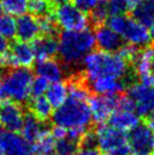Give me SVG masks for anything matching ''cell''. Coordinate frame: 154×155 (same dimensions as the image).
<instances>
[{
	"label": "cell",
	"instance_id": "obj_46",
	"mask_svg": "<svg viewBox=\"0 0 154 155\" xmlns=\"http://www.w3.org/2000/svg\"><path fill=\"white\" fill-rule=\"evenodd\" d=\"M151 1H152V2H153V4H154V0H151Z\"/></svg>",
	"mask_w": 154,
	"mask_h": 155
},
{
	"label": "cell",
	"instance_id": "obj_3",
	"mask_svg": "<svg viewBox=\"0 0 154 155\" xmlns=\"http://www.w3.org/2000/svg\"><path fill=\"white\" fill-rule=\"evenodd\" d=\"M52 121L65 129L86 130L92 120L89 99L68 95L60 107L52 113Z\"/></svg>",
	"mask_w": 154,
	"mask_h": 155
},
{
	"label": "cell",
	"instance_id": "obj_19",
	"mask_svg": "<svg viewBox=\"0 0 154 155\" xmlns=\"http://www.w3.org/2000/svg\"><path fill=\"white\" fill-rule=\"evenodd\" d=\"M90 90H92L96 94L111 95L119 94L125 88L126 83L121 79L116 78H98L94 81H91L87 83Z\"/></svg>",
	"mask_w": 154,
	"mask_h": 155
},
{
	"label": "cell",
	"instance_id": "obj_13",
	"mask_svg": "<svg viewBox=\"0 0 154 155\" xmlns=\"http://www.w3.org/2000/svg\"><path fill=\"white\" fill-rule=\"evenodd\" d=\"M24 120V112L18 103L13 101H4L0 104V126L7 130H21Z\"/></svg>",
	"mask_w": 154,
	"mask_h": 155
},
{
	"label": "cell",
	"instance_id": "obj_9",
	"mask_svg": "<svg viewBox=\"0 0 154 155\" xmlns=\"http://www.w3.org/2000/svg\"><path fill=\"white\" fill-rule=\"evenodd\" d=\"M128 146L133 155H152L154 152V133L146 125H138L129 131Z\"/></svg>",
	"mask_w": 154,
	"mask_h": 155
},
{
	"label": "cell",
	"instance_id": "obj_36",
	"mask_svg": "<svg viewBox=\"0 0 154 155\" xmlns=\"http://www.w3.org/2000/svg\"><path fill=\"white\" fill-rule=\"evenodd\" d=\"M51 135L56 140H58V139L67 137V129H65V128L60 127V126H56V127L52 129Z\"/></svg>",
	"mask_w": 154,
	"mask_h": 155
},
{
	"label": "cell",
	"instance_id": "obj_18",
	"mask_svg": "<svg viewBox=\"0 0 154 155\" xmlns=\"http://www.w3.org/2000/svg\"><path fill=\"white\" fill-rule=\"evenodd\" d=\"M32 48L38 60L50 59L58 53V41L53 35H42L33 40Z\"/></svg>",
	"mask_w": 154,
	"mask_h": 155
},
{
	"label": "cell",
	"instance_id": "obj_26",
	"mask_svg": "<svg viewBox=\"0 0 154 155\" xmlns=\"http://www.w3.org/2000/svg\"><path fill=\"white\" fill-rule=\"evenodd\" d=\"M136 1L137 0H104L109 16L125 15L133 9Z\"/></svg>",
	"mask_w": 154,
	"mask_h": 155
},
{
	"label": "cell",
	"instance_id": "obj_15",
	"mask_svg": "<svg viewBox=\"0 0 154 155\" xmlns=\"http://www.w3.org/2000/svg\"><path fill=\"white\" fill-rule=\"evenodd\" d=\"M95 44L102 51L115 52L118 51L119 48L122 45V39L117 32L112 30L109 26L100 25L95 32Z\"/></svg>",
	"mask_w": 154,
	"mask_h": 155
},
{
	"label": "cell",
	"instance_id": "obj_8",
	"mask_svg": "<svg viewBox=\"0 0 154 155\" xmlns=\"http://www.w3.org/2000/svg\"><path fill=\"white\" fill-rule=\"evenodd\" d=\"M35 54L32 45L27 42H15L0 58V66L4 67H25L28 68L33 65Z\"/></svg>",
	"mask_w": 154,
	"mask_h": 155
},
{
	"label": "cell",
	"instance_id": "obj_35",
	"mask_svg": "<svg viewBox=\"0 0 154 155\" xmlns=\"http://www.w3.org/2000/svg\"><path fill=\"white\" fill-rule=\"evenodd\" d=\"M79 140H81L82 146L84 148H94L96 146V135H95V133H85Z\"/></svg>",
	"mask_w": 154,
	"mask_h": 155
},
{
	"label": "cell",
	"instance_id": "obj_50",
	"mask_svg": "<svg viewBox=\"0 0 154 155\" xmlns=\"http://www.w3.org/2000/svg\"><path fill=\"white\" fill-rule=\"evenodd\" d=\"M153 49H154V48H153Z\"/></svg>",
	"mask_w": 154,
	"mask_h": 155
},
{
	"label": "cell",
	"instance_id": "obj_23",
	"mask_svg": "<svg viewBox=\"0 0 154 155\" xmlns=\"http://www.w3.org/2000/svg\"><path fill=\"white\" fill-rule=\"evenodd\" d=\"M68 96V86L65 82H51L45 91V97L52 108H58L64 103Z\"/></svg>",
	"mask_w": 154,
	"mask_h": 155
},
{
	"label": "cell",
	"instance_id": "obj_20",
	"mask_svg": "<svg viewBox=\"0 0 154 155\" xmlns=\"http://www.w3.org/2000/svg\"><path fill=\"white\" fill-rule=\"evenodd\" d=\"M21 130L23 137L30 143H34L48 129H45L42 121L38 119L34 114L27 113V114H24V120H23Z\"/></svg>",
	"mask_w": 154,
	"mask_h": 155
},
{
	"label": "cell",
	"instance_id": "obj_22",
	"mask_svg": "<svg viewBox=\"0 0 154 155\" xmlns=\"http://www.w3.org/2000/svg\"><path fill=\"white\" fill-rule=\"evenodd\" d=\"M132 12L137 22L147 27L154 22V4L151 0H137Z\"/></svg>",
	"mask_w": 154,
	"mask_h": 155
},
{
	"label": "cell",
	"instance_id": "obj_33",
	"mask_svg": "<svg viewBox=\"0 0 154 155\" xmlns=\"http://www.w3.org/2000/svg\"><path fill=\"white\" fill-rule=\"evenodd\" d=\"M137 48L133 44H122L121 47L119 48V54L122 58H125L127 61H133V59L135 58L137 53Z\"/></svg>",
	"mask_w": 154,
	"mask_h": 155
},
{
	"label": "cell",
	"instance_id": "obj_41",
	"mask_svg": "<svg viewBox=\"0 0 154 155\" xmlns=\"http://www.w3.org/2000/svg\"><path fill=\"white\" fill-rule=\"evenodd\" d=\"M52 4H64V2H68V1H70V0H50Z\"/></svg>",
	"mask_w": 154,
	"mask_h": 155
},
{
	"label": "cell",
	"instance_id": "obj_25",
	"mask_svg": "<svg viewBox=\"0 0 154 155\" xmlns=\"http://www.w3.org/2000/svg\"><path fill=\"white\" fill-rule=\"evenodd\" d=\"M30 109H31V113L34 114L41 121L48 120L52 116L51 104L49 103L47 97L43 96V95L33 97V100L31 101Z\"/></svg>",
	"mask_w": 154,
	"mask_h": 155
},
{
	"label": "cell",
	"instance_id": "obj_37",
	"mask_svg": "<svg viewBox=\"0 0 154 155\" xmlns=\"http://www.w3.org/2000/svg\"><path fill=\"white\" fill-rule=\"evenodd\" d=\"M129 153H130L129 146L126 145V146L119 147V148H116V150H112V151L105 152L104 155H129Z\"/></svg>",
	"mask_w": 154,
	"mask_h": 155
},
{
	"label": "cell",
	"instance_id": "obj_43",
	"mask_svg": "<svg viewBox=\"0 0 154 155\" xmlns=\"http://www.w3.org/2000/svg\"><path fill=\"white\" fill-rule=\"evenodd\" d=\"M2 10H4V8H2V4H1V1H0V15L2 13Z\"/></svg>",
	"mask_w": 154,
	"mask_h": 155
},
{
	"label": "cell",
	"instance_id": "obj_16",
	"mask_svg": "<svg viewBox=\"0 0 154 155\" xmlns=\"http://www.w3.org/2000/svg\"><path fill=\"white\" fill-rule=\"evenodd\" d=\"M40 34V26L38 21L33 17V15L23 14L18 16L16 21V36L19 41L30 42L33 41Z\"/></svg>",
	"mask_w": 154,
	"mask_h": 155
},
{
	"label": "cell",
	"instance_id": "obj_24",
	"mask_svg": "<svg viewBox=\"0 0 154 155\" xmlns=\"http://www.w3.org/2000/svg\"><path fill=\"white\" fill-rule=\"evenodd\" d=\"M55 145H56V139L52 137L49 130H45L34 142L33 155H56Z\"/></svg>",
	"mask_w": 154,
	"mask_h": 155
},
{
	"label": "cell",
	"instance_id": "obj_27",
	"mask_svg": "<svg viewBox=\"0 0 154 155\" xmlns=\"http://www.w3.org/2000/svg\"><path fill=\"white\" fill-rule=\"evenodd\" d=\"M27 10L33 16L42 17L51 14V10H53V4L50 0H28Z\"/></svg>",
	"mask_w": 154,
	"mask_h": 155
},
{
	"label": "cell",
	"instance_id": "obj_40",
	"mask_svg": "<svg viewBox=\"0 0 154 155\" xmlns=\"http://www.w3.org/2000/svg\"><path fill=\"white\" fill-rule=\"evenodd\" d=\"M147 126L150 127L151 130H152V131L154 133V116L150 119V121H149V125H147Z\"/></svg>",
	"mask_w": 154,
	"mask_h": 155
},
{
	"label": "cell",
	"instance_id": "obj_30",
	"mask_svg": "<svg viewBox=\"0 0 154 155\" xmlns=\"http://www.w3.org/2000/svg\"><path fill=\"white\" fill-rule=\"evenodd\" d=\"M0 35L6 39H13L16 35V21L12 15H0Z\"/></svg>",
	"mask_w": 154,
	"mask_h": 155
},
{
	"label": "cell",
	"instance_id": "obj_32",
	"mask_svg": "<svg viewBox=\"0 0 154 155\" xmlns=\"http://www.w3.org/2000/svg\"><path fill=\"white\" fill-rule=\"evenodd\" d=\"M48 86H49V81H47L44 77L38 76L36 78H33L32 84H31V96L36 97V96L43 95L45 93Z\"/></svg>",
	"mask_w": 154,
	"mask_h": 155
},
{
	"label": "cell",
	"instance_id": "obj_12",
	"mask_svg": "<svg viewBox=\"0 0 154 155\" xmlns=\"http://www.w3.org/2000/svg\"><path fill=\"white\" fill-rule=\"evenodd\" d=\"M96 145L102 152H109L119 147L128 145V139L124 131L116 129L112 126H104L103 124L96 129Z\"/></svg>",
	"mask_w": 154,
	"mask_h": 155
},
{
	"label": "cell",
	"instance_id": "obj_11",
	"mask_svg": "<svg viewBox=\"0 0 154 155\" xmlns=\"http://www.w3.org/2000/svg\"><path fill=\"white\" fill-rule=\"evenodd\" d=\"M119 94H99L96 96L89 97V105H90L92 119L99 125L105 122L109 119V117L111 116L112 112L117 108H119Z\"/></svg>",
	"mask_w": 154,
	"mask_h": 155
},
{
	"label": "cell",
	"instance_id": "obj_21",
	"mask_svg": "<svg viewBox=\"0 0 154 155\" xmlns=\"http://www.w3.org/2000/svg\"><path fill=\"white\" fill-rule=\"evenodd\" d=\"M36 73L38 76L44 77L49 82H57L62 78L64 70L60 66L58 61L53 59H44V60H38L36 65Z\"/></svg>",
	"mask_w": 154,
	"mask_h": 155
},
{
	"label": "cell",
	"instance_id": "obj_48",
	"mask_svg": "<svg viewBox=\"0 0 154 155\" xmlns=\"http://www.w3.org/2000/svg\"><path fill=\"white\" fill-rule=\"evenodd\" d=\"M152 155H154V152H153V154H152Z\"/></svg>",
	"mask_w": 154,
	"mask_h": 155
},
{
	"label": "cell",
	"instance_id": "obj_10",
	"mask_svg": "<svg viewBox=\"0 0 154 155\" xmlns=\"http://www.w3.org/2000/svg\"><path fill=\"white\" fill-rule=\"evenodd\" d=\"M0 152L4 155H33V145L16 131L1 127Z\"/></svg>",
	"mask_w": 154,
	"mask_h": 155
},
{
	"label": "cell",
	"instance_id": "obj_44",
	"mask_svg": "<svg viewBox=\"0 0 154 155\" xmlns=\"http://www.w3.org/2000/svg\"><path fill=\"white\" fill-rule=\"evenodd\" d=\"M152 75L154 76V61H153V65H152Z\"/></svg>",
	"mask_w": 154,
	"mask_h": 155
},
{
	"label": "cell",
	"instance_id": "obj_42",
	"mask_svg": "<svg viewBox=\"0 0 154 155\" xmlns=\"http://www.w3.org/2000/svg\"><path fill=\"white\" fill-rule=\"evenodd\" d=\"M149 28H150V31H151V34L154 35V22L151 24V26L149 27Z\"/></svg>",
	"mask_w": 154,
	"mask_h": 155
},
{
	"label": "cell",
	"instance_id": "obj_29",
	"mask_svg": "<svg viewBox=\"0 0 154 155\" xmlns=\"http://www.w3.org/2000/svg\"><path fill=\"white\" fill-rule=\"evenodd\" d=\"M78 150V142L65 137L58 139L55 145V154L56 155H73Z\"/></svg>",
	"mask_w": 154,
	"mask_h": 155
},
{
	"label": "cell",
	"instance_id": "obj_5",
	"mask_svg": "<svg viewBox=\"0 0 154 155\" xmlns=\"http://www.w3.org/2000/svg\"><path fill=\"white\" fill-rule=\"evenodd\" d=\"M108 26L117 32L127 43L133 44L136 48L147 47L152 39L151 31L147 26L125 15L109 16Z\"/></svg>",
	"mask_w": 154,
	"mask_h": 155
},
{
	"label": "cell",
	"instance_id": "obj_47",
	"mask_svg": "<svg viewBox=\"0 0 154 155\" xmlns=\"http://www.w3.org/2000/svg\"><path fill=\"white\" fill-rule=\"evenodd\" d=\"M0 99H1V93H0Z\"/></svg>",
	"mask_w": 154,
	"mask_h": 155
},
{
	"label": "cell",
	"instance_id": "obj_31",
	"mask_svg": "<svg viewBox=\"0 0 154 155\" xmlns=\"http://www.w3.org/2000/svg\"><path fill=\"white\" fill-rule=\"evenodd\" d=\"M38 26H40V33H42V35H53L56 33L57 23L51 15H45L40 17Z\"/></svg>",
	"mask_w": 154,
	"mask_h": 155
},
{
	"label": "cell",
	"instance_id": "obj_7",
	"mask_svg": "<svg viewBox=\"0 0 154 155\" xmlns=\"http://www.w3.org/2000/svg\"><path fill=\"white\" fill-rule=\"evenodd\" d=\"M129 99L138 116H150L154 112V86L146 83H135L128 88Z\"/></svg>",
	"mask_w": 154,
	"mask_h": 155
},
{
	"label": "cell",
	"instance_id": "obj_17",
	"mask_svg": "<svg viewBox=\"0 0 154 155\" xmlns=\"http://www.w3.org/2000/svg\"><path fill=\"white\" fill-rule=\"evenodd\" d=\"M154 61V49L144 47L141 51H137L133 59L134 71L141 77L143 83H146L152 75V65Z\"/></svg>",
	"mask_w": 154,
	"mask_h": 155
},
{
	"label": "cell",
	"instance_id": "obj_38",
	"mask_svg": "<svg viewBox=\"0 0 154 155\" xmlns=\"http://www.w3.org/2000/svg\"><path fill=\"white\" fill-rule=\"evenodd\" d=\"M73 155H101L100 154V152L98 150H95V148H82L81 151H78L77 150Z\"/></svg>",
	"mask_w": 154,
	"mask_h": 155
},
{
	"label": "cell",
	"instance_id": "obj_39",
	"mask_svg": "<svg viewBox=\"0 0 154 155\" xmlns=\"http://www.w3.org/2000/svg\"><path fill=\"white\" fill-rule=\"evenodd\" d=\"M8 49H9V44L7 39L4 38L2 35H0V58L4 56Z\"/></svg>",
	"mask_w": 154,
	"mask_h": 155
},
{
	"label": "cell",
	"instance_id": "obj_2",
	"mask_svg": "<svg viewBox=\"0 0 154 155\" xmlns=\"http://www.w3.org/2000/svg\"><path fill=\"white\" fill-rule=\"evenodd\" d=\"M95 47V36L89 28L64 31L58 41V53L66 65L75 66L83 61Z\"/></svg>",
	"mask_w": 154,
	"mask_h": 155
},
{
	"label": "cell",
	"instance_id": "obj_45",
	"mask_svg": "<svg viewBox=\"0 0 154 155\" xmlns=\"http://www.w3.org/2000/svg\"><path fill=\"white\" fill-rule=\"evenodd\" d=\"M0 155H4V154H2V153H1V152H0Z\"/></svg>",
	"mask_w": 154,
	"mask_h": 155
},
{
	"label": "cell",
	"instance_id": "obj_14",
	"mask_svg": "<svg viewBox=\"0 0 154 155\" xmlns=\"http://www.w3.org/2000/svg\"><path fill=\"white\" fill-rule=\"evenodd\" d=\"M109 124L116 129L121 131H130L139 124V116L134 110L125 108H117L109 117Z\"/></svg>",
	"mask_w": 154,
	"mask_h": 155
},
{
	"label": "cell",
	"instance_id": "obj_6",
	"mask_svg": "<svg viewBox=\"0 0 154 155\" xmlns=\"http://www.w3.org/2000/svg\"><path fill=\"white\" fill-rule=\"evenodd\" d=\"M53 18L57 25L64 31H77L87 28L89 17L85 12L79 9L75 4L64 2L55 10Z\"/></svg>",
	"mask_w": 154,
	"mask_h": 155
},
{
	"label": "cell",
	"instance_id": "obj_49",
	"mask_svg": "<svg viewBox=\"0 0 154 155\" xmlns=\"http://www.w3.org/2000/svg\"><path fill=\"white\" fill-rule=\"evenodd\" d=\"M153 116H154V112H153Z\"/></svg>",
	"mask_w": 154,
	"mask_h": 155
},
{
	"label": "cell",
	"instance_id": "obj_34",
	"mask_svg": "<svg viewBox=\"0 0 154 155\" xmlns=\"http://www.w3.org/2000/svg\"><path fill=\"white\" fill-rule=\"evenodd\" d=\"M100 1L101 0H74V4L83 12L87 13V12H92L100 4Z\"/></svg>",
	"mask_w": 154,
	"mask_h": 155
},
{
	"label": "cell",
	"instance_id": "obj_1",
	"mask_svg": "<svg viewBox=\"0 0 154 155\" xmlns=\"http://www.w3.org/2000/svg\"><path fill=\"white\" fill-rule=\"evenodd\" d=\"M84 74L87 82L98 78H116L126 81L129 73L128 61L119 53L91 51L83 59Z\"/></svg>",
	"mask_w": 154,
	"mask_h": 155
},
{
	"label": "cell",
	"instance_id": "obj_4",
	"mask_svg": "<svg viewBox=\"0 0 154 155\" xmlns=\"http://www.w3.org/2000/svg\"><path fill=\"white\" fill-rule=\"evenodd\" d=\"M33 74L28 68L16 67L9 70L0 79L1 99L23 103L30 97Z\"/></svg>",
	"mask_w": 154,
	"mask_h": 155
},
{
	"label": "cell",
	"instance_id": "obj_28",
	"mask_svg": "<svg viewBox=\"0 0 154 155\" xmlns=\"http://www.w3.org/2000/svg\"><path fill=\"white\" fill-rule=\"evenodd\" d=\"M28 0H1L2 8L12 16H21L27 10Z\"/></svg>",
	"mask_w": 154,
	"mask_h": 155
}]
</instances>
